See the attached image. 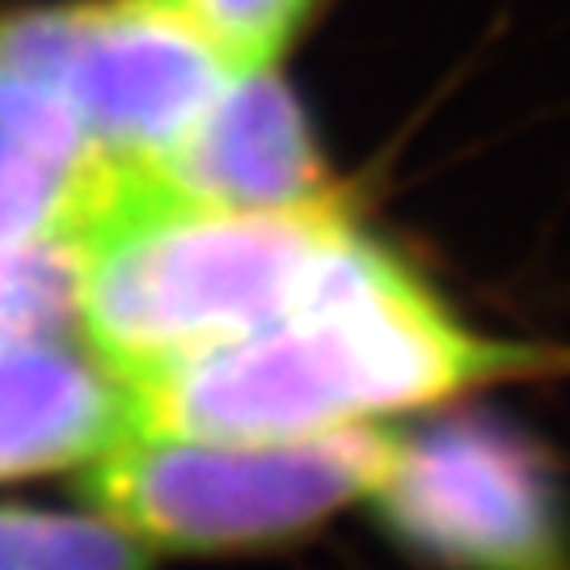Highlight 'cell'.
I'll list each match as a JSON object with an SVG mask.
<instances>
[{
  "instance_id": "8",
  "label": "cell",
  "mask_w": 570,
  "mask_h": 570,
  "mask_svg": "<svg viewBox=\"0 0 570 570\" xmlns=\"http://www.w3.org/2000/svg\"><path fill=\"white\" fill-rule=\"evenodd\" d=\"M110 157L56 161L0 122V249L68 237L77 242L98 174Z\"/></svg>"
},
{
  "instance_id": "2",
  "label": "cell",
  "mask_w": 570,
  "mask_h": 570,
  "mask_svg": "<svg viewBox=\"0 0 570 570\" xmlns=\"http://www.w3.org/2000/svg\"><path fill=\"white\" fill-rule=\"evenodd\" d=\"M351 233L343 195L305 207L195 204L148 165L106 161L77 233L85 343L136 381L254 334L308 301Z\"/></svg>"
},
{
  "instance_id": "11",
  "label": "cell",
  "mask_w": 570,
  "mask_h": 570,
  "mask_svg": "<svg viewBox=\"0 0 570 570\" xmlns=\"http://www.w3.org/2000/svg\"><path fill=\"white\" fill-rule=\"evenodd\" d=\"M186 18L220 47L237 72L275 68L305 21L308 0H174Z\"/></svg>"
},
{
  "instance_id": "4",
  "label": "cell",
  "mask_w": 570,
  "mask_h": 570,
  "mask_svg": "<svg viewBox=\"0 0 570 570\" xmlns=\"http://www.w3.org/2000/svg\"><path fill=\"white\" fill-rule=\"evenodd\" d=\"M233 77L174 0H77L0 18V89L72 110L110 161H161Z\"/></svg>"
},
{
  "instance_id": "1",
  "label": "cell",
  "mask_w": 570,
  "mask_h": 570,
  "mask_svg": "<svg viewBox=\"0 0 570 570\" xmlns=\"http://www.w3.org/2000/svg\"><path fill=\"white\" fill-rule=\"evenodd\" d=\"M520 364V351L469 334L393 254L351 233L287 317L127 385L136 431L279 444L431 406Z\"/></svg>"
},
{
  "instance_id": "9",
  "label": "cell",
  "mask_w": 570,
  "mask_h": 570,
  "mask_svg": "<svg viewBox=\"0 0 570 570\" xmlns=\"http://www.w3.org/2000/svg\"><path fill=\"white\" fill-rule=\"evenodd\" d=\"M81 271L68 237L0 249V351L81 330Z\"/></svg>"
},
{
  "instance_id": "7",
  "label": "cell",
  "mask_w": 570,
  "mask_h": 570,
  "mask_svg": "<svg viewBox=\"0 0 570 570\" xmlns=\"http://www.w3.org/2000/svg\"><path fill=\"white\" fill-rule=\"evenodd\" d=\"M131 431V385L89 343L42 338L0 351V482L89 465Z\"/></svg>"
},
{
  "instance_id": "5",
  "label": "cell",
  "mask_w": 570,
  "mask_h": 570,
  "mask_svg": "<svg viewBox=\"0 0 570 570\" xmlns=\"http://www.w3.org/2000/svg\"><path fill=\"white\" fill-rule=\"evenodd\" d=\"M406 550L452 570H570V529L546 456L490 419L397 435L372 490Z\"/></svg>"
},
{
  "instance_id": "6",
  "label": "cell",
  "mask_w": 570,
  "mask_h": 570,
  "mask_svg": "<svg viewBox=\"0 0 570 570\" xmlns=\"http://www.w3.org/2000/svg\"><path fill=\"white\" fill-rule=\"evenodd\" d=\"M148 169L195 204L305 207L338 199L305 110L271 68L237 72Z\"/></svg>"
},
{
  "instance_id": "10",
  "label": "cell",
  "mask_w": 570,
  "mask_h": 570,
  "mask_svg": "<svg viewBox=\"0 0 570 570\" xmlns=\"http://www.w3.org/2000/svg\"><path fill=\"white\" fill-rule=\"evenodd\" d=\"M0 570H153L148 546L106 515L0 508Z\"/></svg>"
},
{
  "instance_id": "3",
  "label": "cell",
  "mask_w": 570,
  "mask_h": 570,
  "mask_svg": "<svg viewBox=\"0 0 570 570\" xmlns=\"http://www.w3.org/2000/svg\"><path fill=\"white\" fill-rule=\"evenodd\" d=\"M397 435L326 431L279 444H225L131 431L85 469V499L148 550H254L301 537L372 494Z\"/></svg>"
}]
</instances>
